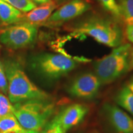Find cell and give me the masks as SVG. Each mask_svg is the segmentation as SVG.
Returning <instances> with one entry per match:
<instances>
[{"mask_svg": "<svg viewBox=\"0 0 133 133\" xmlns=\"http://www.w3.org/2000/svg\"><path fill=\"white\" fill-rule=\"evenodd\" d=\"M74 35L91 36L98 43L111 48L120 46L123 31L114 21L99 17H91L76 23L69 29Z\"/></svg>", "mask_w": 133, "mask_h": 133, "instance_id": "1", "label": "cell"}, {"mask_svg": "<svg viewBox=\"0 0 133 133\" xmlns=\"http://www.w3.org/2000/svg\"><path fill=\"white\" fill-rule=\"evenodd\" d=\"M8 83V94L11 102L17 103L31 99L46 100L49 96L38 88L16 62H8L5 66Z\"/></svg>", "mask_w": 133, "mask_h": 133, "instance_id": "2", "label": "cell"}, {"mask_svg": "<svg viewBox=\"0 0 133 133\" xmlns=\"http://www.w3.org/2000/svg\"><path fill=\"white\" fill-rule=\"evenodd\" d=\"M131 49L129 44H121L94 62V74L101 84L114 82L129 70Z\"/></svg>", "mask_w": 133, "mask_h": 133, "instance_id": "3", "label": "cell"}, {"mask_svg": "<svg viewBox=\"0 0 133 133\" xmlns=\"http://www.w3.org/2000/svg\"><path fill=\"white\" fill-rule=\"evenodd\" d=\"M14 115L22 128L39 131L54 110L52 103L43 99H31L14 106Z\"/></svg>", "mask_w": 133, "mask_h": 133, "instance_id": "4", "label": "cell"}, {"mask_svg": "<svg viewBox=\"0 0 133 133\" xmlns=\"http://www.w3.org/2000/svg\"><path fill=\"white\" fill-rule=\"evenodd\" d=\"M35 65L43 75L48 78L58 79L74 70L78 64L64 55L44 54L36 58Z\"/></svg>", "mask_w": 133, "mask_h": 133, "instance_id": "5", "label": "cell"}, {"mask_svg": "<svg viewBox=\"0 0 133 133\" xmlns=\"http://www.w3.org/2000/svg\"><path fill=\"white\" fill-rule=\"evenodd\" d=\"M37 33L36 25L25 22L4 30L0 34V41L8 48L19 49L34 42Z\"/></svg>", "mask_w": 133, "mask_h": 133, "instance_id": "6", "label": "cell"}, {"mask_svg": "<svg viewBox=\"0 0 133 133\" xmlns=\"http://www.w3.org/2000/svg\"><path fill=\"white\" fill-rule=\"evenodd\" d=\"M101 83L95 74L85 73L71 82L68 91L70 94L82 99H92L97 95Z\"/></svg>", "mask_w": 133, "mask_h": 133, "instance_id": "7", "label": "cell"}, {"mask_svg": "<svg viewBox=\"0 0 133 133\" xmlns=\"http://www.w3.org/2000/svg\"><path fill=\"white\" fill-rule=\"evenodd\" d=\"M91 4L83 0H71L53 12L48 23L60 24L80 16L91 9Z\"/></svg>", "mask_w": 133, "mask_h": 133, "instance_id": "8", "label": "cell"}, {"mask_svg": "<svg viewBox=\"0 0 133 133\" xmlns=\"http://www.w3.org/2000/svg\"><path fill=\"white\" fill-rule=\"evenodd\" d=\"M88 112V107L83 105L72 104L63 109L54 119L66 133L71 128L79 124L84 119Z\"/></svg>", "mask_w": 133, "mask_h": 133, "instance_id": "9", "label": "cell"}, {"mask_svg": "<svg viewBox=\"0 0 133 133\" xmlns=\"http://www.w3.org/2000/svg\"><path fill=\"white\" fill-rule=\"evenodd\" d=\"M104 109L111 124L118 133H133V119L116 105H105Z\"/></svg>", "mask_w": 133, "mask_h": 133, "instance_id": "10", "label": "cell"}, {"mask_svg": "<svg viewBox=\"0 0 133 133\" xmlns=\"http://www.w3.org/2000/svg\"><path fill=\"white\" fill-rule=\"evenodd\" d=\"M56 8V5L54 1H51L45 4H41L26 13L24 16L26 22L31 24H38L44 22L49 19V17L54 12Z\"/></svg>", "mask_w": 133, "mask_h": 133, "instance_id": "11", "label": "cell"}, {"mask_svg": "<svg viewBox=\"0 0 133 133\" xmlns=\"http://www.w3.org/2000/svg\"><path fill=\"white\" fill-rule=\"evenodd\" d=\"M24 19L23 12L2 0H0V20L6 24L19 22Z\"/></svg>", "mask_w": 133, "mask_h": 133, "instance_id": "12", "label": "cell"}, {"mask_svg": "<svg viewBox=\"0 0 133 133\" xmlns=\"http://www.w3.org/2000/svg\"><path fill=\"white\" fill-rule=\"evenodd\" d=\"M22 129L13 114L0 117V133H19Z\"/></svg>", "mask_w": 133, "mask_h": 133, "instance_id": "13", "label": "cell"}, {"mask_svg": "<svg viewBox=\"0 0 133 133\" xmlns=\"http://www.w3.org/2000/svg\"><path fill=\"white\" fill-rule=\"evenodd\" d=\"M116 101L133 115V93L125 86L119 91L116 97Z\"/></svg>", "mask_w": 133, "mask_h": 133, "instance_id": "14", "label": "cell"}, {"mask_svg": "<svg viewBox=\"0 0 133 133\" xmlns=\"http://www.w3.org/2000/svg\"><path fill=\"white\" fill-rule=\"evenodd\" d=\"M120 18L126 25L133 24V0H118Z\"/></svg>", "mask_w": 133, "mask_h": 133, "instance_id": "15", "label": "cell"}, {"mask_svg": "<svg viewBox=\"0 0 133 133\" xmlns=\"http://www.w3.org/2000/svg\"><path fill=\"white\" fill-rule=\"evenodd\" d=\"M23 13H27L36 7V5L30 0H2Z\"/></svg>", "mask_w": 133, "mask_h": 133, "instance_id": "16", "label": "cell"}, {"mask_svg": "<svg viewBox=\"0 0 133 133\" xmlns=\"http://www.w3.org/2000/svg\"><path fill=\"white\" fill-rule=\"evenodd\" d=\"M14 108L10 103L9 99L0 93V117L9 114H14Z\"/></svg>", "mask_w": 133, "mask_h": 133, "instance_id": "17", "label": "cell"}, {"mask_svg": "<svg viewBox=\"0 0 133 133\" xmlns=\"http://www.w3.org/2000/svg\"><path fill=\"white\" fill-rule=\"evenodd\" d=\"M102 6L116 17H120L118 6L116 0H100Z\"/></svg>", "mask_w": 133, "mask_h": 133, "instance_id": "18", "label": "cell"}, {"mask_svg": "<svg viewBox=\"0 0 133 133\" xmlns=\"http://www.w3.org/2000/svg\"><path fill=\"white\" fill-rule=\"evenodd\" d=\"M0 91L6 94L8 92V83L5 69L3 63L0 61Z\"/></svg>", "mask_w": 133, "mask_h": 133, "instance_id": "19", "label": "cell"}, {"mask_svg": "<svg viewBox=\"0 0 133 133\" xmlns=\"http://www.w3.org/2000/svg\"><path fill=\"white\" fill-rule=\"evenodd\" d=\"M43 133H65L59 124L54 119L50 123Z\"/></svg>", "mask_w": 133, "mask_h": 133, "instance_id": "20", "label": "cell"}, {"mask_svg": "<svg viewBox=\"0 0 133 133\" xmlns=\"http://www.w3.org/2000/svg\"><path fill=\"white\" fill-rule=\"evenodd\" d=\"M126 36L127 39L131 43H133V24L126 25Z\"/></svg>", "mask_w": 133, "mask_h": 133, "instance_id": "21", "label": "cell"}, {"mask_svg": "<svg viewBox=\"0 0 133 133\" xmlns=\"http://www.w3.org/2000/svg\"><path fill=\"white\" fill-rule=\"evenodd\" d=\"M30 1H32L33 3H34L36 5V4H45V3H47L49 1H51V0H30Z\"/></svg>", "mask_w": 133, "mask_h": 133, "instance_id": "22", "label": "cell"}, {"mask_svg": "<svg viewBox=\"0 0 133 133\" xmlns=\"http://www.w3.org/2000/svg\"><path fill=\"white\" fill-rule=\"evenodd\" d=\"M133 69V49H131L129 56V69Z\"/></svg>", "mask_w": 133, "mask_h": 133, "instance_id": "23", "label": "cell"}, {"mask_svg": "<svg viewBox=\"0 0 133 133\" xmlns=\"http://www.w3.org/2000/svg\"><path fill=\"white\" fill-rule=\"evenodd\" d=\"M19 133H39V131L35 130H30V129H23Z\"/></svg>", "mask_w": 133, "mask_h": 133, "instance_id": "24", "label": "cell"}, {"mask_svg": "<svg viewBox=\"0 0 133 133\" xmlns=\"http://www.w3.org/2000/svg\"><path fill=\"white\" fill-rule=\"evenodd\" d=\"M126 86H127V87L129 88V90L133 93V79H131V80L129 82L128 84Z\"/></svg>", "mask_w": 133, "mask_h": 133, "instance_id": "25", "label": "cell"}, {"mask_svg": "<svg viewBox=\"0 0 133 133\" xmlns=\"http://www.w3.org/2000/svg\"><path fill=\"white\" fill-rule=\"evenodd\" d=\"M0 48H1V44H0Z\"/></svg>", "mask_w": 133, "mask_h": 133, "instance_id": "26", "label": "cell"}, {"mask_svg": "<svg viewBox=\"0 0 133 133\" xmlns=\"http://www.w3.org/2000/svg\"><path fill=\"white\" fill-rule=\"evenodd\" d=\"M59 1H63V0H59Z\"/></svg>", "mask_w": 133, "mask_h": 133, "instance_id": "27", "label": "cell"}]
</instances>
